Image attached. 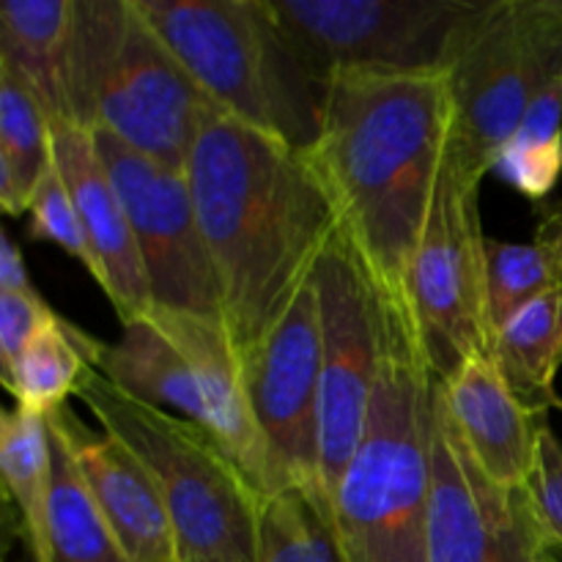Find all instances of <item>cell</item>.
Returning <instances> with one entry per match:
<instances>
[{
	"mask_svg": "<svg viewBox=\"0 0 562 562\" xmlns=\"http://www.w3.org/2000/svg\"><path fill=\"white\" fill-rule=\"evenodd\" d=\"M184 173L245 366L311 283L338 206L305 148L223 110L203 124Z\"/></svg>",
	"mask_w": 562,
	"mask_h": 562,
	"instance_id": "cell-1",
	"label": "cell"
},
{
	"mask_svg": "<svg viewBox=\"0 0 562 562\" xmlns=\"http://www.w3.org/2000/svg\"><path fill=\"white\" fill-rule=\"evenodd\" d=\"M453 126L448 69L338 71L318 88L307 159L387 291L404 285Z\"/></svg>",
	"mask_w": 562,
	"mask_h": 562,
	"instance_id": "cell-2",
	"label": "cell"
},
{
	"mask_svg": "<svg viewBox=\"0 0 562 562\" xmlns=\"http://www.w3.org/2000/svg\"><path fill=\"white\" fill-rule=\"evenodd\" d=\"M434 387L409 307L384 289L382 368L360 445L333 494L346 562H428Z\"/></svg>",
	"mask_w": 562,
	"mask_h": 562,
	"instance_id": "cell-3",
	"label": "cell"
},
{
	"mask_svg": "<svg viewBox=\"0 0 562 562\" xmlns=\"http://www.w3.org/2000/svg\"><path fill=\"white\" fill-rule=\"evenodd\" d=\"M66 93L69 124L110 132L179 173L220 110L132 0H75Z\"/></svg>",
	"mask_w": 562,
	"mask_h": 562,
	"instance_id": "cell-4",
	"label": "cell"
},
{
	"mask_svg": "<svg viewBox=\"0 0 562 562\" xmlns=\"http://www.w3.org/2000/svg\"><path fill=\"white\" fill-rule=\"evenodd\" d=\"M77 398L151 472L179 562H252L258 492L212 434L121 393L97 371L82 379Z\"/></svg>",
	"mask_w": 562,
	"mask_h": 562,
	"instance_id": "cell-5",
	"label": "cell"
},
{
	"mask_svg": "<svg viewBox=\"0 0 562 562\" xmlns=\"http://www.w3.org/2000/svg\"><path fill=\"white\" fill-rule=\"evenodd\" d=\"M223 113L307 148L318 102L267 0H132Z\"/></svg>",
	"mask_w": 562,
	"mask_h": 562,
	"instance_id": "cell-6",
	"label": "cell"
},
{
	"mask_svg": "<svg viewBox=\"0 0 562 562\" xmlns=\"http://www.w3.org/2000/svg\"><path fill=\"white\" fill-rule=\"evenodd\" d=\"M445 69L453 97L448 157L483 184L541 82L562 69V0H483Z\"/></svg>",
	"mask_w": 562,
	"mask_h": 562,
	"instance_id": "cell-7",
	"label": "cell"
},
{
	"mask_svg": "<svg viewBox=\"0 0 562 562\" xmlns=\"http://www.w3.org/2000/svg\"><path fill=\"white\" fill-rule=\"evenodd\" d=\"M481 184L445 159L431 212L404 274L417 344L434 379L445 382L477 357H492L486 311V239Z\"/></svg>",
	"mask_w": 562,
	"mask_h": 562,
	"instance_id": "cell-8",
	"label": "cell"
},
{
	"mask_svg": "<svg viewBox=\"0 0 562 562\" xmlns=\"http://www.w3.org/2000/svg\"><path fill=\"white\" fill-rule=\"evenodd\" d=\"M483 0H267L274 27L318 88L338 71H437Z\"/></svg>",
	"mask_w": 562,
	"mask_h": 562,
	"instance_id": "cell-9",
	"label": "cell"
},
{
	"mask_svg": "<svg viewBox=\"0 0 562 562\" xmlns=\"http://www.w3.org/2000/svg\"><path fill=\"white\" fill-rule=\"evenodd\" d=\"M311 283L322 324V492L333 494L360 445L382 368L384 285L344 225L318 256Z\"/></svg>",
	"mask_w": 562,
	"mask_h": 562,
	"instance_id": "cell-10",
	"label": "cell"
},
{
	"mask_svg": "<svg viewBox=\"0 0 562 562\" xmlns=\"http://www.w3.org/2000/svg\"><path fill=\"white\" fill-rule=\"evenodd\" d=\"M130 217L151 307L223 322V294L187 173L154 162L104 130H88Z\"/></svg>",
	"mask_w": 562,
	"mask_h": 562,
	"instance_id": "cell-11",
	"label": "cell"
},
{
	"mask_svg": "<svg viewBox=\"0 0 562 562\" xmlns=\"http://www.w3.org/2000/svg\"><path fill=\"white\" fill-rule=\"evenodd\" d=\"M245 382L267 461L263 494L322 492V324L313 283L247 357Z\"/></svg>",
	"mask_w": 562,
	"mask_h": 562,
	"instance_id": "cell-12",
	"label": "cell"
},
{
	"mask_svg": "<svg viewBox=\"0 0 562 562\" xmlns=\"http://www.w3.org/2000/svg\"><path fill=\"white\" fill-rule=\"evenodd\" d=\"M428 562H530L552 554L525 488L497 486L467 450L434 387Z\"/></svg>",
	"mask_w": 562,
	"mask_h": 562,
	"instance_id": "cell-13",
	"label": "cell"
},
{
	"mask_svg": "<svg viewBox=\"0 0 562 562\" xmlns=\"http://www.w3.org/2000/svg\"><path fill=\"white\" fill-rule=\"evenodd\" d=\"M47 423L64 439L124 558L130 562H179L168 508L146 464L108 431L82 426L69 406L47 415Z\"/></svg>",
	"mask_w": 562,
	"mask_h": 562,
	"instance_id": "cell-14",
	"label": "cell"
},
{
	"mask_svg": "<svg viewBox=\"0 0 562 562\" xmlns=\"http://www.w3.org/2000/svg\"><path fill=\"white\" fill-rule=\"evenodd\" d=\"M53 162L75 201L88 245L99 267V280L124 324L151 311V291L130 217L93 146L91 132L75 124L53 126Z\"/></svg>",
	"mask_w": 562,
	"mask_h": 562,
	"instance_id": "cell-15",
	"label": "cell"
},
{
	"mask_svg": "<svg viewBox=\"0 0 562 562\" xmlns=\"http://www.w3.org/2000/svg\"><path fill=\"white\" fill-rule=\"evenodd\" d=\"M439 384L450 420L475 464L508 492L525 488L547 420L503 379L494 357H477Z\"/></svg>",
	"mask_w": 562,
	"mask_h": 562,
	"instance_id": "cell-16",
	"label": "cell"
},
{
	"mask_svg": "<svg viewBox=\"0 0 562 562\" xmlns=\"http://www.w3.org/2000/svg\"><path fill=\"white\" fill-rule=\"evenodd\" d=\"M113 387L157 409H173L206 431L209 412L190 360L151 311L124 324L115 344H104L97 362Z\"/></svg>",
	"mask_w": 562,
	"mask_h": 562,
	"instance_id": "cell-17",
	"label": "cell"
},
{
	"mask_svg": "<svg viewBox=\"0 0 562 562\" xmlns=\"http://www.w3.org/2000/svg\"><path fill=\"white\" fill-rule=\"evenodd\" d=\"M75 0H5L0 5V64L14 69L42 102L49 124H69Z\"/></svg>",
	"mask_w": 562,
	"mask_h": 562,
	"instance_id": "cell-18",
	"label": "cell"
},
{
	"mask_svg": "<svg viewBox=\"0 0 562 562\" xmlns=\"http://www.w3.org/2000/svg\"><path fill=\"white\" fill-rule=\"evenodd\" d=\"M102 349L104 344L75 327L69 318L55 316V322L22 349L3 384L20 409L47 417L66 406V398L77 395L82 379L97 371Z\"/></svg>",
	"mask_w": 562,
	"mask_h": 562,
	"instance_id": "cell-19",
	"label": "cell"
},
{
	"mask_svg": "<svg viewBox=\"0 0 562 562\" xmlns=\"http://www.w3.org/2000/svg\"><path fill=\"white\" fill-rule=\"evenodd\" d=\"M53 168V124L27 82L0 64V206L31 212L36 187Z\"/></svg>",
	"mask_w": 562,
	"mask_h": 562,
	"instance_id": "cell-20",
	"label": "cell"
},
{
	"mask_svg": "<svg viewBox=\"0 0 562 562\" xmlns=\"http://www.w3.org/2000/svg\"><path fill=\"white\" fill-rule=\"evenodd\" d=\"M0 472L20 510L33 562H49V499H53V434L47 417L14 409L0 417Z\"/></svg>",
	"mask_w": 562,
	"mask_h": 562,
	"instance_id": "cell-21",
	"label": "cell"
},
{
	"mask_svg": "<svg viewBox=\"0 0 562 562\" xmlns=\"http://www.w3.org/2000/svg\"><path fill=\"white\" fill-rule=\"evenodd\" d=\"M494 366L508 387L538 415L558 404L554 382L562 366V289L527 305L494 338Z\"/></svg>",
	"mask_w": 562,
	"mask_h": 562,
	"instance_id": "cell-22",
	"label": "cell"
},
{
	"mask_svg": "<svg viewBox=\"0 0 562 562\" xmlns=\"http://www.w3.org/2000/svg\"><path fill=\"white\" fill-rule=\"evenodd\" d=\"M252 562H346L333 503L313 488L261 494Z\"/></svg>",
	"mask_w": 562,
	"mask_h": 562,
	"instance_id": "cell-23",
	"label": "cell"
},
{
	"mask_svg": "<svg viewBox=\"0 0 562 562\" xmlns=\"http://www.w3.org/2000/svg\"><path fill=\"white\" fill-rule=\"evenodd\" d=\"M49 434H53L49 562H130L104 525L64 439L53 428Z\"/></svg>",
	"mask_w": 562,
	"mask_h": 562,
	"instance_id": "cell-24",
	"label": "cell"
},
{
	"mask_svg": "<svg viewBox=\"0 0 562 562\" xmlns=\"http://www.w3.org/2000/svg\"><path fill=\"white\" fill-rule=\"evenodd\" d=\"M552 289H560L558 274L552 258L538 241L516 245L486 239V311L492 338L503 333L510 318Z\"/></svg>",
	"mask_w": 562,
	"mask_h": 562,
	"instance_id": "cell-25",
	"label": "cell"
},
{
	"mask_svg": "<svg viewBox=\"0 0 562 562\" xmlns=\"http://www.w3.org/2000/svg\"><path fill=\"white\" fill-rule=\"evenodd\" d=\"M31 236L38 241H53L55 247L66 252V256L77 258L82 267L91 272L93 280H99L97 258H93L91 245H88L86 228L80 223L75 201H71L69 190H66L64 179H60L58 168L47 170L42 184L36 187L31 201Z\"/></svg>",
	"mask_w": 562,
	"mask_h": 562,
	"instance_id": "cell-26",
	"label": "cell"
},
{
	"mask_svg": "<svg viewBox=\"0 0 562 562\" xmlns=\"http://www.w3.org/2000/svg\"><path fill=\"white\" fill-rule=\"evenodd\" d=\"M525 494L549 549L562 552V442L549 423L538 431L536 461L527 475Z\"/></svg>",
	"mask_w": 562,
	"mask_h": 562,
	"instance_id": "cell-27",
	"label": "cell"
},
{
	"mask_svg": "<svg viewBox=\"0 0 562 562\" xmlns=\"http://www.w3.org/2000/svg\"><path fill=\"white\" fill-rule=\"evenodd\" d=\"M58 313L38 294H11L0 291V368L3 376L27 344L55 322Z\"/></svg>",
	"mask_w": 562,
	"mask_h": 562,
	"instance_id": "cell-28",
	"label": "cell"
},
{
	"mask_svg": "<svg viewBox=\"0 0 562 562\" xmlns=\"http://www.w3.org/2000/svg\"><path fill=\"white\" fill-rule=\"evenodd\" d=\"M0 291L11 294H36L31 274H27L25 258L16 241L9 234H0Z\"/></svg>",
	"mask_w": 562,
	"mask_h": 562,
	"instance_id": "cell-29",
	"label": "cell"
},
{
	"mask_svg": "<svg viewBox=\"0 0 562 562\" xmlns=\"http://www.w3.org/2000/svg\"><path fill=\"white\" fill-rule=\"evenodd\" d=\"M536 241L547 250V256L552 258L558 285L562 289V203H554V206L543 214L541 225H538L536 231Z\"/></svg>",
	"mask_w": 562,
	"mask_h": 562,
	"instance_id": "cell-30",
	"label": "cell"
},
{
	"mask_svg": "<svg viewBox=\"0 0 562 562\" xmlns=\"http://www.w3.org/2000/svg\"><path fill=\"white\" fill-rule=\"evenodd\" d=\"M530 562H554V560H552V554H543V558H536V560H530Z\"/></svg>",
	"mask_w": 562,
	"mask_h": 562,
	"instance_id": "cell-31",
	"label": "cell"
}]
</instances>
